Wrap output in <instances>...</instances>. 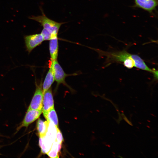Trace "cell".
I'll return each mask as SVG.
<instances>
[{
	"label": "cell",
	"mask_w": 158,
	"mask_h": 158,
	"mask_svg": "<svg viewBox=\"0 0 158 158\" xmlns=\"http://www.w3.org/2000/svg\"><path fill=\"white\" fill-rule=\"evenodd\" d=\"M100 55L105 57V66H107L114 63H122L129 69L135 67V64L141 58L138 55L129 53L125 50L107 51L97 50Z\"/></svg>",
	"instance_id": "6da1fadb"
},
{
	"label": "cell",
	"mask_w": 158,
	"mask_h": 158,
	"mask_svg": "<svg viewBox=\"0 0 158 158\" xmlns=\"http://www.w3.org/2000/svg\"><path fill=\"white\" fill-rule=\"evenodd\" d=\"M30 19L40 23L45 29L53 36L58 35L60 27L64 23H58L48 18L42 12V15L29 17Z\"/></svg>",
	"instance_id": "7a4b0ae2"
},
{
	"label": "cell",
	"mask_w": 158,
	"mask_h": 158,
	"mask_svg": "<svg viewBox=\"0 0 158 158\" xmlns=\"http://www.w3.org/2000/svg\"><path fill=\"white\" fill-rule=\"evenodd\" d=\"M43 94L42 84L37 85L34 95L28 110L42 109Z\"/></svg>",
	"instance_id": "3957f363"
},
{
	"label": "cell",
	"mask_w": 158,
	"mask_h": 158,
	"mask_svg": "<svg viewBox=\"0 0 158 158\" xmlns=\"http://www.w3.org/2000/svg\"><path fill=\"white\" fill-rule=\"evenodd\" d=\"M24 40L26 48L29 53L44 41L41 33L25 36Z\"/></svg>",
	"instance_id": "277c9868"
},
{
	"label": "cell",
	"mask_w": 158,
	"mask_h": 158,
	"mask_svg": "<svg viewBox=\"0 0 158 158\" xmlns=\"http://www.w3.org/2000/svg\"><path fill=\"white\" fill-rule=\"evenodd\" d=\"M53 65V68L55 80L56 82L57 85L60 84L67 85L65 82L66 78L69 75L63 71L61 65L59 63L57 60L51 61Z\"/></svg>",
	"instance_id": "5b68a950"
},
{
	"label": "cell",
	"mask_w": 158,
	"mask_h": 158,
	"mask_svg": "<svg viewBox=\"0 0 158 158\" xmlns=\"http://www.w3.org/2000/svg\"><path fill=\"white\" fill-rule=\"evenodd\" d=\"M135 4L133 7L141 8L152 15L156 10L158 0H134Z\"/></svg>",
	"instance_id": "8992f818"
},
{
	"label": "cell",
	"mask_w": 158,
	"mask_h": 158,
	"mask_svg": "<svg viewBox=\"0 0 158 158\" xmlns=\"http://www.w3.org/2000/svg\"><path fill=\"white\" fill-rule=\"evenodd\" d=\"M54 108V101L50 88L44 93L42 102V111L44 117L47 119L48 112Z\"/></svg>",
	"instance_id": "52a82bcc"
},
{
	"label": "cell",
	"mask_w": 158,
	"mask_h": 158,
	"mask_svg": "<svg viewBox=\"0 0 158 158\" xmlns=\"http://www.w3.org/2000/svg\"><path fill=\"white\" fill-rule=\"evenodd\" d=\"M21 125L18 128V130L23 127H27L40 116L42 112V110H28Z\"/></svg>",
	"instance_id": "ba28073f"
},
{
	"label": "cell",
	"mask_w": 158,
	"mask_h": 158,
	"mask_svg": "<svg viewBox=\"0 0 158 158\" xmlns=\"http://www.w3.org/2000/svg\"><path fill=\"white\" fill-rule=\"evenodd\" d=\"M49 51L51 61L57 60L59 51L58 35L53 37L49 40Z\"/></svg>",
	"instance_id": "9c48e42d"
},
{
	"label": "cell",
	"mask_w": 158,
	"mask_h": 158,
	"mask_svg": "<svg viewBox=\"0 0 158 158\" xmlns=\"http://www.w3.org/2000/svg\"><path fill=\"white\" fill-rule=\"evenodd\" d=\"M55 81L53 65L51 62L50 66L46 76L43 85L42 89L44 93L49 89Z\"/></svg>",
	"instance_id": "30bf717a"
},
{
	"label": "cell",
	"mask_w": 158,
	"mask_h": 158,
	"mask_svg": "<svg viewBox=\"0 0 158 158\" xmlns=\"http://www.w3.org/2000/svg\"><path fill=\"white\" fill-rule=\"evenodd\" d=\"M49 123L39 119L37 122V127L39 135L40 137L44 136L47 133Z\"/></svg>",
	"instance_id": "8fae6325"
},
{
	"label": "cell",
	"mask_w": 158,
	"mask_h": 158,
	"mask_svg": "<svg viewBox=\"0 0 158 158\" xmlns=\"http://www.w3.org/2000/svg\"><path fill=\"white\" fill-rule=\"evenodd\" d=\"M61 147V144H59L55 140L53 142L49 151L47 153L50 157H59L58 153Z\"/></svg>",
	"instance_id": "7c38bea8"
},
{
	"label": "cell",
	"mask_w": 158,
	"mask_h": 158,
	"mask_svg": "<svg viewBox=\"0 0 158 158\" xmlns=\"http://www.w3.org/2000/svg\"><path fill=\"white\" fill-rule=\"evenodd\" d=\"M47 121L48 122H51L56 128H58V121L56 112L53 108L48 112L47 115Z\"/></svg>",
	"instance_id": "4fadbf2b"
},
{
	"label": "cell",
	"mask_w": 158,
	"mask_h": 158,
	"mask_svg": "<svg viewBox=\"0 0 158 158\" xmlns=\"http://www.w3.org/2000/svg\"><path fill=\"white\" fill-rule=\"evenodd\" d=\"M41 34L43 38L44 41L49 40L53 37L54 36H53L48 30L44 28L42 30Z\"/></svg>",
	"instance_id": "5bb4252c"
},
{
	"label": "cell",
	"mask_w": 158,
	"mask_h": 158,
	"mask_svg": "<svg viewBox=\"0 0 158 158\" xmlns=\"http://www.w3.org/2000/svg\"><path fill=\"white\" fill-rule=\"evenodd\" d=\"M56 128V134L55 140L59 144H61L63 140L62 133L59 128Z\"/></svg>",
	"instance_id": "9a60e30c"
}]
</instances>
